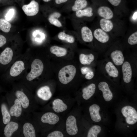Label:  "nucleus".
I'll use <instances>...</instances> for the list:
<instances>
[{
    "instance_id": "nucleus-1",
    "label": "nucleus",
    "mask_w": 137,
    "mask_h": 137,
    "mask_svg": "<svg viewBox=\"0 0 137 137\" xmlns=\"http://www.w3.org/2000/svg\"><path fill=\"white\" fill-rule=\"evenodd\" d=\"M32 54L28 51L17 58L8 68V77L11 79L22 78L27 69Z\"/></svg>"
},
{
    "instance_id": "nucleus-2",
    "label": "nucleus",
    "mask_w": 137,
    "mask_h": 137,
    "mask_svg": "<svg viewBox=\"0 0 137 137\" xmlns=\"http://www.w3.org/2000/svg\"><path fill=\"white\" fill-rule=\"evenodd\" d=\"M44 68V63L40 58L32 54L27 69L22 77L25 80L32 82L42 74Z\"/></svg>"
},
{
    "instance_id": "nucleus-3",
    "label": "nucleus",
    "mask_w": 137,
    "mask_h": 137,
    "mask_svg": "<svg viewBox=\"0 0 137 137\" xmlns=\"http://www.w3.org/2000/svg\"><path fill=\"white\" fill-rule=\"evenodd\" d=\"M97 70L107 77L116 79L121 75V69L107 58L97 62Z\"/></svg>"
},
{
    "instance_id": "nucleus-4",
    "label": "nucleus",
    "mask_w": 137,
    "mask_h": 137,
    "mask_svg": "<svg viewBox=\"0 0 137 137\" xmlns=\"http://www.w3.org/2000/svg\"><path fill=\"white\" fill-rule=\"evenodd\" d=\"M22 54L9 47L6 48L0 54V64L7 68Z\"/></svg>"
},
{
    "instance_id": "nucleus-5",
    "label": "nucleus",
    "mask_w": 137,
    "mask_h": 137,
    "mask_svg": "<svg viewBox=\"0 0 137 137\" xmlns=\"http://www.w3.org/2000/svg\"><path fill=\"white\" fill-rule=\"evenodd\" d=\"M76 72L75 67L73 65L64 66L59 72L58 77L59 81L63 84H67L73 79Z\"/></svg>"
},
{
    "instance_id": "nucleus-6",
    "label": "nucleus",
    "mask_w": 137,
    "mask_h": 137,
    "mask_svg": "<svg viewBox=\"0 0 137 137\" xmlns=\"http://www.w3.org/2000/svg\"><path fill=\"white\" fill-rule=\"evenodd\" d=\"M105 58L110 60L117 67L121 69L124 61L125 54L121 49H115L108 52L105 54Z\"/></svg>"
},
{
    "instance_id": "nucleus-7",
    "label": "nucleus",
    "mask_w": 137,
    "mask_h": 137,
    "mask_svg": "<svg viewBox=\"0 0 137 137\" xmlns=\"http://www.w3.org/2000/svg\"><path fill=\"white\" fill-rule=\"evenodd\" d=\"M121 112L127 124L133 125L136 122L137 112L133 107L129 106H125L122 109Z\"/></svg>"
},
{
    "instance_id": "nucleus-8",
    "label": "nucleus",
    "mask_w": 137,
    "mask_h": 137,
    "mask_svg": "<svg viewBox=\"0 0 137 137\" xmlns=\"http://www.w3.org/2000/svg\"><path fill=\"white\" fill-rule=\"evenodd\" d=\"M66 130L67 134L71 136L76 134L78 131L76 117L71 115L67 118L66 122Z\"/></svg>"
},
{
    "instance_id": "nucleus-9",
    "label": "nucleus",
    "mask_w": 137,
    "mask_h": 137,
    "mask_svg": "<svg viewBox=\"0 0 137 137\" xmlns=\"http://www.w3.org/2000/svg\"><path fill=\"white\" fill-rule=\"evenodd\" d=\"M22 9L27 15L29 16H34L39 11V4L37 2L33 0L29 4L23 5Z\"/></svg>"
},
{
    "instance_id": "nucleus-10",
    "label": "nucleus",
    "mask_w": 137,
    "mask_h": 137,
    "mask_svg": "<svg viewBox=\"0 0 137 137\" xmlns=\"http://www.w3.org/2000/svg\"><path fill=\"white\" fill-rule=\"evenodd\" d=\"M98 87L99 90L102 92L103 96L106 101H109L112 99L113 94L108 83L105 81H101L99 83Z\"/></svg>"
},
{
    "instance_id": "nucleus-11",
    "label": "nucleus",
    "mask_w": 137,
    "mask_h": 137,
    "mask_svg": "<svg viewBox=\"0 0 137 137\" xmlns=\"http://www.w3.org/2000/svg\"><path fill=\"white\" fill-rule=\"evenodd\" d=\"M58 116L55 113L48 112L44 114L41 116V121L44 123L48 124L51 125H54L59 121Z\"/></svg>"
},
{
    "instance_id": "nucleus-12",
    "label": "nucleus",
    "mask_w": 137,
    "mask_h": 137,
    "mask_svg": "<svg viewBox=\"0 0 137 137\" xmlns=\"http://www.w3.org/2000/svg\"><path fill=\"white\" fill-rule=\"evenodd\" d=\"M94 36L99 42L102 44H105L110 40L109 35L101 29L98 28L95 29L93 32Z\"/></svg>"
},
{
    "instance_id": "nucleus-13",
    "label": "nucleus",
    "mask_w": 137,
    "mask_h": 137,
    "mask_svg": "<svg viewBox=\"0 0 137 137\" xmlns=\"http://www.w3.org/2000/svg\"><path fill=\"white\" fill-rule=\"evenodd\" d=\"M99 106L96 104H93L89 108V111L91 119L95 122H99L101 120V117L100 115Z\"/></svg>"
},
{
    "instance_id": "nucleus-14",
    "label": "nucleus",
    "mask_w": 137,
    "mask_h": 137,
    "mask_svg": "<svg viewBox=\"0 0 137 137\" xmlns=\"http://www.w3.org/2000/svg\"><path fill=\"white\" fill-rule=\"evenodd\" d=\"M37 94L39 98L45 100L49 99L52 96L50 88L47 86H44L39 88Z\"/></svg>"
},
{
    "instance_id": "nucleus-15",
    "label": "nucleus",
    "mask_w": 137,
    "mask_h": 137,
    "mask_svg": "<svg viewBox=\"0 0 137 137\" xmlns=\"http://www.w3.org/2000/svg\"><path fill=\"white\" fill-rule=\"evenodd\" d=\"M97 13L101 17L109 20L112 19L114 15L113 12L111 9L105 6L99 7L97 9Z\"/></svg>"
},
{
    "instance_id": "nucleus-16",
    "label": "nucleus",
    "mask_w": 137,
    "mask_h": 137,
    "mask_svg": "<svg viewBox=\"0 0 137 137\" xmlns=\"http://www.w3.org/2000/svg\"><path fill=\"white\" fill-rule=\"evenodd\" d=\"M52 108L54 111L57 113L63 112L67 109V105L62 100L58 98L55 99L52 102Z\"/></svg>"
},
{
    "instance_id": "nucleus-17",
    "label": "nucleus",
    "mask_w": 137,
    "mask_h": 137,
    "mask_svg": "<svg viewBox=\"0 0 137 137\" xmlns=\"http://www.w3.org/2000/svg\"><path fill=\"white\" fill-rule=\"evenodd\" d=\"M96 89V85L93 83L84 88L82 90L83 98L86 100L89 99L95 93Z\"/></svg>"
},
{
    "instance_id": "nucleus-18",
    "label": "nucleus",
    "mask_w": 137,
    "mask_h": 137,
    "mask_svg": "<svg viewBox=\"0 0 137 137\" xmlns=\"http://www.w3.org/2000/svg\"><path fill=\"white\" fill-rule=\"evenodd\" d=\"M96 56L91 53L88 54H80L79 59L80 63L83 65H90L96 59Z\"/></svg>"
},
{
    "instance_id": "nucleus-19",
    "label": "nucleus",
    "mask_w": 137,
    "mask_h": 137,
    "mask_svg": "<svg viewBox=\"0 0 137 137\" xmlns=\"http://www.w3.org/2000/svg\"><path fill=\"white\" fill-rule=\"evenodd\" d=\"M15 94L23 108L24 109L27 108L29 105V100L24 92L23 91L18 90L15 91Z\"/></svg>"
},
{
    "instance_id": "nucleus-20",
    "label": "nucleus",
    "mask_w": 137,
    "mask_h": 137,
    "mask_svg": "<svg viewBox=\"0 0 137 137\" xmlns=\"http://www.w3.org/2000/svg\"><path fill=\"white\" fill-rule=\"evenodd\" d=\"M21 105L18 98H16L14 101V105L10 108L9 113L12 116L18 117L21 115L22 112Z\"/></svg>"
},
{
    "instance_id": "nucleus-21",
    "label": "nucleus",
    "mask_w": 137,
    "mask_h": 137,
    "mask_svg": "<svg viewBox=\"0 0 137 137\" xmlns=\"http://www.w3.org/2000/svg\"><path fill=\"white\" fill-rule=\"evenodd\" d=\"M19 127V125L17 123L13 122H9L5 127L4 129V134L6 137H10L13 133L16 131Z\"/></svg>"
},
{
    "instance_id": "nucleus-22",
    "label": "nucleus",
    "mask_w": 137,
    "mask_h": 137,
    "mask_svg": "<svg viewBox=\"0 0 137 137\" xmlns=\"http://www.w3.org/2000/svg\"><path fill=\"white\" fill-rule=\"evenodd\" d=\"M82 39L85 42H91L93 40V36L91 30L88 27L84 26L81 29Z\"/></svg>"
},
{
    "instance_id": "nucleus-23",
    "label": "nucleus",
    "mask_w": 137,
    "mask_h": 137,
    "mask_svg": "<svg viewBox=\"0 0 137 137\" xmlns=\"http://www.w3.org/2000/svg\"><path fill=\"white\" fill-rule=\"evenodd\" d=\"M23 133L25 137H35L36 134L34 128L29 123H25L23 126Z\"/></svg>"
},
{
    "instance_id": "nucleus-24",
    "label": "nucleus",
    "mask_w": 137,
    "mask_h": 137,
    "mask_svg": "<svg viewBox=\"0 0 137 137\" xmlns=\"http://www.w3.org/2000/svg\"><path fill=\"white\" fill-rule=\"evenodd\" d=\"M61 14L57 12H55L50 14L48 16V20L50 24L58 27H61L62 24L58 20Z\"/></svg>"
},
{
    "instance_id": "nucleus-25",
    "label": "nucleus",
    "mask_w": 137,
    "mask_h": 137,
    "mask_svg": "<svg viewBox=\"0 0 137 137\" xmlns=\"http://www.w3.org/2000/svg\"><path fill=\"white\" fill-rule=\"evenodd\" d=\"M101 29L106 32L111 31L113 27V24L109 19L103 18L101 19L99 21Z\"/></svg>"
},
{
    "instance_id": "nucleus-26",
    "label": "nucleus",
    "mask_w": 137,
    "mask_h": 137,
    "mask_svg": "<svg viewBox=\"0 0 137 137\" xmlns=\"http://www.w3.org/2000/svg\"><path fill=\"white\" fill-rule=\"evenodd\" d=\"M50 51L52 54H55L58 57L64 56L67 54V53L66 48L55 45L50 47Z\"/></svg>"
},
{
    "instance_id": "nucleus-27",
    "label": "nucleus",
    "mask_w": 137,
    "mask_h": 137,
    "mask_svg": "<svg viewBox=\"0 0 137 137\" xmlns=\"http://www.w3.org/2000/svg\"><path fill=\"white\" fill-rule=\"evenodd\" d=\"M1 109L3 123L5 124H6L10 122L11 119L10 115L6 105L4 104H2Z\"/></svg>"
},
{
    "instance_id": "nucleus-28",
    "label": "nucleus",
    "mask_w": 137,
    "mask_h": 137,
    "mask_svg": "<svg viewBox=\"0 0 137 137\" xmlns=\"http://www.w3.org/2000/svg\"><path fill=\"white\" fill-rule=\"evenodd\" d=\"M92 8L89 7L83 10L76 11V15L78 18H81L83 16L90 17L93 15Z\"/></svg>"
},
{
    "instance_id": "nucleus-29",
    "label": "nucleus",
    "mask_w": 137,
    "mask_h": 137,
    "mask_svg": "<svg viewBox=\"0 0 137 137\" xmlns=\"http://www.w3.org/2000/svg\"><path fill=\"white\" fill-rule=\"evenodd\" d=\"M81 73L85 75V77L86 79L90 80L94 77L95 73L93 69L90 67H82L80 68Z\"/></svg>"
},
{
    "instance_id": "nucleus-30",
    "label": "nucleus",
    "mask_w": 137,
    "mask_h": 137,
    "mask_svg": "<svg viewBox=\"0 0 137 137\" xmlns=\"http://www.w3.org/2000/svg\"><path fill=\"white\" fill-rule=\"evenodd\" d=\"M88 5L86 0H76L74 4L72 6V10L74 11L82 10L85 7Z\"/></svg>"
},
{
    "instance_id": "nucleus-31",
    "label": "nucleus",
    "mask_w": 137,
    "mask_h": 137,
    "mask_svg": "<svg viewBox=\"0 0 137 137\" xmlns=\"http://www.w3.org/2000/svg\"><path fill=\"white\" fill-rule=\"evenodd\" d=\"M101 127L98 125L92 126L89 130L87 136V137H97L98 134L100 132Z\"/></svg>"
},
{
    "instance_id": "nucleus-32",
    "label": "nucleus",
    "mask_w": 137,
    "mask_h": 137,
    "mask_svg": "<svg viewBox=\"0 0 137 137\" xmlns=\"http://www.w3.org/2000/svg\"><path fill=\"white\" fill-rule=\"evenodd\" d=\"M11 27V24L8 21L3 18L0 19V29L4 32H9Z\"/></svg>"
},
{
    "instance_id": "nucleus-33",
    "label": "nucleus",
    "mask_w": 137,
    "mask_h": 137,
    "mask_svg": "<svg viewBox=\"0 0 137 137\" xmlns=\"http://www.w3.org/2000/svg\"><path fill=\"white\" fill-rule=\"evenodd\" d=\"M58 36L59 39L65 40L70 43H73L75 41V38L73 36L66 34L63 32H60L58 33Z\"/></svg>"
},
{
    "instance_id": "nucleus-34",
    "label": "nucleus",
    "mask_w": 137,
    "mask_h": 137,
    "mask_svg": "<svg viewBox=\"0 0 137 137\" xmlns=\"http://www.w3.org/2000/svg\"><path fill=\"white\" fill-rule=\"evenodd\" d=\"M129 44L131 45H136L137 44V32L133 33L130 35L127 40Z\"/></svg>"
},
{
    "instance_id": "nucleus-35",
    "label": "nucleus",
    "mask_w": 137,
    "mask_h": 137,
    "mask_svg": "<svg viewBox=\"0 0 137 137\" xmlns=\"http://www.w3.org/2000/svg\"><path fill=\"white\" fill-rule=\"evenodd\" d=\"M64 134L61 131L55 130L51 132L47 135L48 137H63Z\"/></svg>"
},
{
    "instance_id": "nucleus-36",
    "label": "nucleus",
    "mask_w": 137,
    "mask_h": 137,
    "mask_svg": "<svg viewBox=\"0 0 137 137\" xmlns=\"http://www.w3.org/2000/svg\"><path fill=\"white\" fill-rule=\"evenodd\" d=\"M14 14V11L13 9H10L5 16V19L9 21L13 17Z\"/></svg>"
},
{
    "instance_id": "nucleus-37",
    "label": "nucleus",
    "mask_w": 137,
    "mask_h": 137,
    "mask_svg": "<svg viewBox=\"0 0 137 137\" xmlns=\"http://www.w3.org/2000/svg\"><path fill=\"white\" fill-rule=\"evenodd\" d=\"M7 40L4 36L0 35V47H2L6 43Z\"/></svg>"
},
{
    "instance_id": "nucleus-38",
    "label": "nucleus",
    "mask_w": 137,
    "mask_h": 137,
    "mask_svg": "<svg viewBox=\"0 0 137 137\" xmlns=\"http://www.w3.org/2000/svg\"><path fill=\"white\" fill-rule=\"evenodd\" d=\"M112 5L114 6H117L120 4L122 0H108Z\"/></svg>"
},
{
    "instance_id": "nucleus-39",
    "label": "nucleus",
    "mask_w": 137,
    "mask_h": 137,
    "mask_svg": "<svg viewBox=\"0 0 137 137\" xmlns=\"http://www.w3.org/2000/svg\"><path fill=\"white\" fill-rule=\"evenodd\" d=\"M68 0H55L56 3L58 4H60L62 3L65 2Z\"/></svg>"
},
{
    "instance_id": "nucleus-40",
    "label": "nucleus",
    "mask_w": 137,
    "mask_h": 137,
    "mask_svg": "<svg viewBox=\"0 0 137 137\" xmlns=\"http://www.w3.org/2000/svg\"><path fill=\"white\" fill-rule=\"evenodd\" d=\"M133 19L136 20L137 19V12H135L133 15L132 17Z\"/></svg>"
},
{
    "instance_id": "nucleus-41",
    "label": "nucleus",
    "mask_w": 137,
    "mask_h": 137,
    "mask_svg": "<svg viewBox=\"0 0 137 137\" xmlns=\"http://www.w3.org/2000/svg\"><path fill=\"white\" fill-rule=\"evenodd\" d=\"M42 0L44 2H48L50 1L51 0Z\"/></svg>"
}]
</instances>
